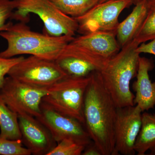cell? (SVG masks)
Segmentation results:
<instances>
[{
	"instance_id": "obj_1",
	"label": "cell",
	"mask_w": 155,
	"mask_h": 155,
	"mask_svg": "<svg viewBox=\"0 0 155 155\" xmlns=\"http://www.w3.org/2000/svg\"><path fill=\"white\" fill-rule=\"evenodd\" d=\"M117 108L100 72H92L84 96V126L102 155H113L114 153Z\"/></svg>"
},
{
	"instance_id": "obj_2",
	"label": "cell",
	"mask_w": 155,
	"mask_h": 155,
	"mask_svg": "<svg viewBox=\"0 0 155 155\" xmlns=\"http://www.w3.org/2000/svg\"><path fill=\"white\" fill-rule=\"evenodd\" d=\"M0 36L8 42V47L0 52V57L14 58L16 56L29 54L55 61L66 46L74 38L63 35L53 36L33 31L25 22L13 24L11 22Z\"/></svg>"
},
{
	"instance_id": "obj_3",
	"label": "cell",
	"mask_w": 155,
	"mask_h": 155,
	"mask_svg": "<svg viewBox=\"0 0 155 155\" xmlns=\"http://www.w3.org/2000/svg\"><path fill=\"white\" fill-rule=\"evenodd\" d=\"M139 45L133 40L109 59L99 72L103 84L117 107L134 105L130 82L138 71L140 54L136 49Z\"/></svg>"
},
{
	"instance_id": "obj_4",
	"label": "cell",
	"mask_w": 155,
	"mask_h": 155,
	"mask_svg": "<svg viewBox=\"0 0 155 155\" xmlns=\"http://www.w3.org/2000/svg\"><path fill=\"white\" fill-rule=\"evenodd\" d=\"M91 75L85 77L67 75L48 89V94L42 102L84 125V96Z\"/></svg>"
},
{
	"instance_id": "obj_5",
	"label": "cell",
	"mask_w": 155,
	"mask_h": 155,
	"mask_svg": "<svg viewBox=\"0 0 155 155\" xmlns=\"http://www.w3.org/2000/svg\"><path fill=\"white\" fill-rule=\"evenodd\" d=\"M17 8L11 18L26 22L30 13L36 14L44 25L45 33L51 36H73L78 29L75 18L64 14L51 0H16Z\"/></svg>"
},
{
	"instance_id": "obj_6",
	"label": "cell",
	"mask_w": 155,
	"mask_h": 155,
	"mask_svg": "<svg viewBox=\"0 0 155 155\" xmlns=\"http://www.w3.org/2000/svg\"><path fill=\"white\" fill-rule=\"evenodd\" d=\"M8 75L22 83L45 89L67 76L55 61L31 55L14 65Z\"/></svg>"
},
{
	"instance_id": "obj_7",
	"label": "cell",
	"mask_w": 155,
	"mask_h": 155,
	"mask_svg": "<svg viewBox=\"0 0 155 155\" xmlns=\"http://www.w3.org/2000/svg\"><path fill=\"white\" fill-rule=\"evenodd\" d=\"M47 94L48 89L31 86L9 76L0 88V95L11 110L35 118L40 115L42 101Z\"/></svg>"
},
{
	"instance_id": "obj_8",
	"label": "cell",
	"mask_w": 155,
	"mask_h": 155,
	"mask_svg": "<svg viewBox=\"0 0 155 155\" xmlns=\"http://www.w3.org/2000/svg\"><path fill=\"white\" fill-rule=\"evenodd\" d=\"M137 0H107L97 4L81 17L75 18L77 31L82 35L94 31L116 34L119 15Z\"/></svg>"
},
{
	"instance_id": "obj_9",
	"label": "cell",
	"mask_w": 155,
	"mask_h": 155,
	"mask_svg": "<svg viewBox=\"0 0 155 155\" xmlns=\"http://www.w3.org/2000/svg\"><path fill=\"white\" fill-rule=\"evenodd\" d=\"M41 108L40 115L36 118L47 127L57 143L69 139L86 146L92 141L78 120L57 112L42 102Z\"/></svg>"
},
{
	"instance_id": "obj_10",
	"label": "cell",
	"mask_w": 155,
	"mask_h": 155,
	"mask_svg": "<svg viewBox=\"0 0 155 155\" xmlns=\"http://www.w3.org/2000/svg\"><path fill=\"white\" fill-rule=\"evenodd\" d=\"M142 111L138 106L117 107L113 155H134L141 125Z\"/></svg>"
},
{
	"instance_id": "obj_11",
	"label": "cell",
	"mask_w": 155,
	"mask_h": 155,
	"mask_svg": "<svg viewBox=\"0 0 155 155\" xmlns=\"http://www.w3.org/2000/svg\"><path fill=\"white\" fill-rule=\"evenodd\" d=\"M108 60L95 56L70 42L55 62L68 76L85 77L95 71L100 72Z\"/></svg>"
},
{
	"instance_id": "obj_12",
	"label": "cell",
	"mask_w": 155,
	"mask_h": 155,
	"mask_svg": "<svg viewBox=\"0 0 155 155\" xmlns=\"http://www.w3.org/2000/svg\"><path fill=\"white\" fill-rule=\"evenodd\" d=\"M22 143L31 154L47 155L57 144L47 127L35 117L18 114Z\"/></svg>"
},
{
	"instance_id": "obj_13",
	"label": "cell",
	"mask_w": 155,
	"mask_h": 155,
	"mask_svg": "<svg viewBox=\"0 0 155 155\" xmlns=\"http://www.w3.org/2000/svg\"><path fill=\"white\" fill-rule=\"evenodd\" d=\"M70 43L106 60L114 57L121 49L116 34L111 32L94 31L82 35L74 38Z\"/></svg>"
},
{
	"instance_id": "obj_14",
	"label": "cell",
	"mask_w": 155,
	"mask_h": 155,
	"mask_svg": "<svg viewBox=\"0 0 155 155\" xmlns=\"http://www.w3.org/2000/svg\"><path fill=\"white\" fill-rule=\"evenodd\" d=\"M152 60L140 57L137 80L132 87L135 92L134 104L142 112L153 109L155 106V81L150 79L149 72L154 68Z\"/></svg>"
},
{
	"instance_id": "obj_15",
	"label": "cell",
	"mask_w": 155,
	"mask_h": 155,
	"mask_svg": "<svg viewBox=\"0 0 155 155\" xmlns=\"http://www.w3.org/2000/svg\"><path fill=\"white\" fill-rule=\"evenodd\" d=\"M132 12L119 23L116 31V39L122 48L134 39L147 12V0H137Z\"/></svg>"
},
{
	"instance_id": "obj_16",
	"label": "cell",
	"mask_w": 155,
	"mask_h": 155,
	"mask_svg": "<svg viewBox=\"0 0 155 155\" xmlns=\"http://www.w3.org/2000/svg\"><path fill=\"white\" fill-rule=\"evenodd\" d=\"M155 146V114H142L141 125L134 150L138 155H144Z\"/></svg>"
},
{
	"instance_id": "obj_17",
	"label": "cell",
	"mask_w": 155,
	"mask_h": 155,
	"mask_svg": "<svg viewBox=\"0 0 155 155\" xmlns=\"http://www.w3.org/2000/svg\"><path fill=\"white\" fill-rule=\"evenodd\" d=\"M0 138L21 140L18 116L8 107L0 95Z\"/></svg>"
},
{
	"instance_id": "obj_18",
	"label": "cell",
	"mask_w": 155,
	"mask_h": 155,
	"mask_svg": "<svg viewBox=\"0 0 155 155\" xmlns=\"http://www.w3.org/2000/svg\"><path fill=\"white\" fill-rule=\"evenodd\" d=\"M64 14L75 18L83 16L97 4L100 0H51Z\"/></svg>"
},
{
	"instance_id": "obj_19",
	"label": "cell",
	"mask_w": 155,
	"mask_h": 155,
	"mask_svg": "<svg viewBox=\"0 0 155 155\" xmlns=\"http://www.w3.org/2000/svg\"><path fill=\"white\" fill-rule=\"evenodd\" d=\"M155 38V0H147L146 17L134 37L139 45Z\"/></svg>"
},
{
	"instance_id": "obj_20",
	"label": "cell",
	"mask_w": 155,
	"mask_h": 155,
	"mask_svg": "<svg viewBox=\"0 0 155 155\" xmlns=\"http://www.w3.org/2000/svg\"><path fill=\"white\" fill-rule=\"evenodd\" d=\"M85 147L74 140H64L57 143L47 155H81Z\"/></svg>"
},
{
	"instance_id": "obj_21",
	"label": "cell",
	"mask_w": 155,
	"mask_h": 155,
	"mask_svg": "<svg viewBox=\"0 0 155 155\" xmlns=\"http://www.w3.org/2000/svg\"><path fill=\"white\" fill-rule=\"evenodd\" d=\"M23 145L22 140L0 138V155H31L30 150Z\"/></svg>"
},
{
	"instance_id": "obj_22",
	"label": "cell",
	"mask_w": 155,
	"mask_h": 155,
	"mask_svg": "<svg viewBox=\"0 0 155 155\" xmlns=\"http://www.w3.org/2000/svg\"><path fill=\"white\" fill-rule=\"evenodd\" d=\"M17 7L16 0H0V32L8 27L11 22H7V20L11 18Z\"/></svg>"
},
{
	"instance_id": "obj_23",
	"label": "cell",
	"mask_w": 155,
	"mask_h": 155,
	"mask_svg": "<svg viewBox=\"0 0 155 155\" xmlns=\"http://www.w3.org/2000/svg\"><path fill=\"white\" fill-rule=\"evenodd\" d=\"M24 58L22 56L12 58L0 57V88L4 83L5 75H8L11 68Z\"/></svg>"
},
{
	"instance_id": "obj_24",
	"label": "cell",
	"mask_w": 155,
	"mask_h": 155,
	"mask_svg": "<svg viewBox=\"0 0 155 155\" xmlns=\"http://www.w3.org/2000/svg\"><path fill=\"white\" fill-rule=\"evenodd\" d=\"M139 45L136 51L139 53H148L155 55V38L148 43H142Z\"/></svg>"
},
{
	"instance_id": "obj_25",
	"label": "cell",
	"mask_w": 155,
	"mask_h": 155,
	"mask_svg": "<svg viewBox=\"0 0 155 155\" xmlns=\"http://www.w3.org/2000/svg\"><path fill=\"white\" fill-rule=\"evenodd\" d=\"M82 155H102L99 148L93 141L85 146Z\"/></svg>"
},
{
	"instance_id": "obj_26",
	"label": "cell",
	"mask_w": 155,
	"mask_h": 155,
	"mask_svg": "<svg viewBox=\"0 0 155 155\" xmlns=\"http://www.w3.org/2000/svg\"><path fill=\"white\" fill-rule=\"evenodd\" d=\"M150 155H155V146L150 150Z\"/></svg>"
},
{
	"instance_id": "obj_27",
	"label": "cell",
	"mask_w": 155,
	"mask_h": 155,
	"mask_svg": "<svg viewBox=\"0 0 155 155\" xmlns=\"http://www.w3.org/2000/svg\"><path fill=\"white\" fill-rule=\"evenodd\" d=\"M107 0H100L101 1V3L104 2H105V1H107Z\"/></svg>"
}]
</instances>
